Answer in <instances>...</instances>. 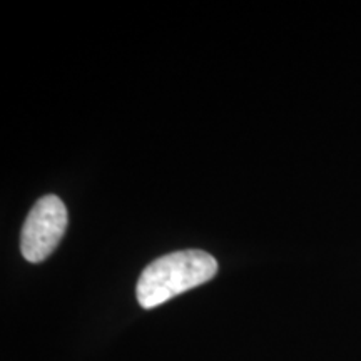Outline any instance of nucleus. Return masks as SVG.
Returning <instances> with one entry per match:
<instances>
[{
	"label": "nucleus",
	"instance_id": "obj_1",
	"mask_svg": "<svg viewBox=\"0 0 361 361\" xmlns=\"http://www.w3.org/2000/svg\"><path fill=\"white\" fill-rule=\"evenodd\" d=\"M218 273V261L209 252L186 250L152 261L139 276L135 295L142 308H156L166 301L201 286Z\"/></svg>",
	"mask_w": 361,
	"mask_h": 361
},
{
	"label": "nucleus",
	"instance_id": "obj_2",
	"mask_svg": "<svg viewBox=\"0 0 361 361\" xmlns=\"http://www.w3.org/2000/svg\"><path fill=\"white\" fill-rule=\"evenodd\" d=\"M67 228V209L61 197L47 194L35 202L20 233V251L29 263H40L56 250Z\"/></svg>",
	"mask_w": 361,
	"mask_h": 361
}]
</instances>
